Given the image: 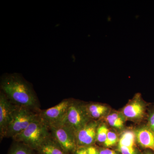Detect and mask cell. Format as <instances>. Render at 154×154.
<instances>
[{"label": "cell", "mask_w": 154, "mask_h": 154, "mask_svg": "<svg viewBox=\"0 0 154 154\" xmlns=\"http://www.w3.org/2000/svg\"><path fill=\"white\" fill-rule=\"evenodd\" d=\"M136 135L131 131H125L118 143V150L121 154H139L135 143Z\"/></svg>", "instance_id": "9c48e42d"}, {"label": "cell", "mask_w": 154, "mask_h": 154, "mask_svg": "<svg viewBox=\"0 0 154 154\" xmlns=\"http://www.w3.org/2000/svg\"><path fill=\"white\" fill-rule=\"evenodd\" d=\"M37 151L39 154H67L53 137L51 134Z\"/></svg>", "instance_id": "7c38bea8"}, {"label": "cell", "mask_w": 154, "mask_h": 154, "mask_svg": "<svg viewBox=\"0 0 154 154\" xmlns=\"http://www.w3.org/2000/svg\"><path fill=\"white\" fill-rule=\"evenodd\" d=\"M139 96H136V99L123 109V114L127 118L131 119H137L143 116L145 107L142 102L139 100Z\"/></svg>", "instance_id": "30bf717a"}, {"label": "cell", "mask_w": 154, "mask_h": 154, "mask_svg": "<svg viewBox=\"0 0 154 154\" xmlns=\"http://www.w3.org/2000/svg\"><path fill=\"white\" fill-rule=\"evenodd\" d=\"M148 123L149 128L154 132V112L150 115Z\"/></svg>", "instance_id": "ac0fdd59"}, {"label": "cell", "mask_w": 154, "mask_h": 154, "mask_svg": "<svg viewBox=\"0 0 154 154\" xmlns=\"http://www.w3.org/2000/svg\"><path fill=\"white\" fill-rule=\"evenodd\" d=\"M86 105L87 111L91 119L100 118L107 110V107L105 105L98 103H91Z\"/></svg>", "instance_id": "4fadbf2b"}, {"label": "cell", "mask_w": 154, "mask_h": 154, "mask_svg": "<svg viewBox=\"0 0 154 154\" xmlns=\"http://www.w3.org/2000/svg\"><path fill=\"white\" fill-rule=\"evenodd\" d=\"M118 140V137L115 133L109 131L107 134V138L104 143V145L106 147L111 146L115 145Z\"/></svg>", "instance_id": "e0dca14e"}, {"label": "cell", "mask_w": 154, "mask_h": 154, "mask_svg": "<svg viewBox=\"0 0 154 154\" xmlns=\"http://www.w3.org/2000/svg\"><path fill=\"white\" fill-rule=\"evenodd\" d=\"M136 137L142 147L154 152V132L149 127L143 128L137 130Z\"/></svg>", "instance_id": "8fae6325"}, {"label": "cell", "mask_w": 154, "mask_h": 154, "mask_svg": "<svg viewBox=\"0 0 154 154\" xmlns=\"http://www.w3.org/2000/svg\"><path fill=\"white\" fill-rule=\"evenodd\" d=\"M40 110L18 106L8 127L5 137L13 138L25 130L38 116Z\"/></svg>", "instance_id": "3957f363"}, {"label": "cell", "mask_w": 154, "mask_h": 154, "mask_svg": "<svg viewBox=\"0 0 154 154\" xmlns=\"http://www.w3.org/2000/svg\"><path fill=\"white\" fill-rule=\"evenodd\" d=\"M106 120L110 126L117 128H121L124 125V120L120 115L116 113L110 114L106 118Z\"/></svg>", "instance_id": "9a60e30c"}, {"label": "cell", "mask_w": 154, "mask_h": 154, "mask_svg": "<svg viewBox=\"0 0 154 154\" xmlns=\"http://www.w3.org/2000/svg\"><path fill=\"white\" fill-rule=\"evenodd\" d=\"M18 106L11 102L2 91H0V139L5 137L8 127Z\"/></svg>", "instance_id": "52a82bcc"}, {"label": "cell", "mask_w": 154, "mask_h": 154, "mask_svg": "<svg viewBox=\"0 0 154 154\" xmlns=\"http://www.w3.org/2000/svg\"><path fill=\"white\" fill-rule=\"evenodd\" d=\"M33 150L24 144L15 141L8 154H33Z\"/></svg>", "instance_id": "5bb4252c"}, {"label": "cell", "mask_w": 154, "mask_h": 154, "mask_svg": "<svg viewBox=\"0 0 154 154\" xmlns=\"http://www.w3.org/2000/svg\"><path fill=\"white\" fill-rule=\"evenodd\" d=\"M143 154H154V152L152 150L147 151Z\"/></svg>", "instance_id": "7402d4cb"}, {"label": "cell", "mask_w": 154, "mask_h": 154, "mask_svg": "<svg viewBox=\"0 0 154 154\" xmlns=\"http://www.w3.org/2000/svg\"><path fill=\"white\" fill-rule=\"evenodd\" d=\"M91 120L86 105L72 99L64 122L75 133Z\"/></svg>", "instance_id": "5b68a950"}, {"label": "cell", "mask_w": 154, "mask_h": 154, "mask_svg": "<svg viewBox=\"0 0 154 154\" xmlns=\"http://www.w3.org/2000/svg\"><path fill=\"white\" fill-rule=\"evenodd\" d=\"M49 128L53 137L67 153L75 151L77 146L75 133L64 122Z\"/></svg>", "instance_id": "277c9868"}, {"label": "cell", "mask_w": 154, "mask_h": 154, "mask_svg": "<svg viewBox=\"0 0 154 154\" xmlns=\"http://www.w3.org/2000/svg\"><path fill=\"white\" fill-rule=\"evenodd\" d=\"M99 152V154H119L113 150L108 149H100Z\"/></svg>", "instance_id": "d6986e66"}, {"label": "cell", "mask_w": 154, "mask_h": 154, "mask_svg": "<svg viewBox=\"0 0 154 154\" xmlns=\"http://www.w3.org/2000/svg\"><path fill=\"white\" fill-rule=\"evenodd\" d=\"M75 154H88L87 148L81 146L78 148L75 151Z\"/></svg>", "instance_id": "ffe728a7"}, {"label": "cell", "mask_w": 154, "mask_h": 154, "mask_svg": "<svg viewBox=\"0 0 154 154\" xmlns=\"http://www.w3.org/2000/svg\"><path fill=\"white\" fill-rule=\"evenodd\" d=\"M98 125L97 122L91 120L83 128L75 132L77 146L79 147L90 146L96 140Z\"/></svg>", "instance_id": "ba28073f"}, {"label": "cell", "mask_w": 154, "mask_h": 154, "mask_svg": "<svg viewBox=\"0 0 154 154\" xmlns=\"http://www.w3.org/2000/svg\"><path fill=\"white\" fill-rule=\"evenodd\" d=\"M86 148L88 154H99V150L93 146H90Z\"/></svg>", "instance_id": "44dd1931"}, {"label": "cell", "mask_w": 154, "mask_h": 154, "mask_svg": "<svg viewBox=\"0 0 154 154\" xmlns=\"http://www.w3.org/2000/svg\"><path fill=\"white\" fill-rule=\"evenodd\" d=\"M0 88L7 98L17 106L40 110L33 86L20 74H4L1 76Z\"/></svg>", "instance_id": "6da1fadb"}, {"label": "cell", "mask_w": 154, "mask_h": 154, "mask_svg": "<svg viewBox=\"0 0 154 154\" xmlns=\"http://www.w3.org/2000/svg\"><path fill=\"white\" fill-rule=\"evenodd\" d=\"M51 135L49 127L39 114L22 132L13 138L15 141L22 143L33 150H36Z\"/></svg>", "instance_id": "7a4b0ae2"}, {"label": "cell", "mask_w": 154, "mask_h": 154, "mask_svg": "<svg viewBox=\"0 0 154 154\" xmlns=\"http://www.w3.org/2000/svg\"><path fill=\"white\" fill-rule=\"evenodd\" d=\"M72 99H65L52 107L40 110L39 115L48 127L63 122Z\"/></svg>", "instance_id": "8992f818"}, {"label": "cell", "mask_w": 154, "mask_h": 154, "mask_svg": "<svg viewBox=\"0 0 154 154\" xmlns=\"http://www.w3.org/2000/svg\"><path fill=\"white\" fill-rule=\"evenodd\" d=\"M108 131V128L105 125L98 126L96 133V140L99 142L104 143L107 138Z\"/></svg>", "instance_id": "2e32d148"}]
</instances>
